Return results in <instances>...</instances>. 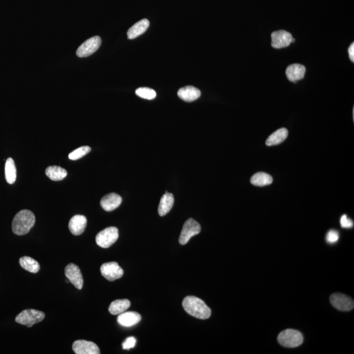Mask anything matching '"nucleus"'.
<instances>
[{
	"label": "nucleus",
	"instance_id": "b1692460",
	"mask_svg": "<svg viewBox=\"0 0 354 354\" xmlns=\"http://www.w3.org/2000/svg\"><path fill=\"white\" fill-rule=\"evenodd\" d=\"M273 182L272 177L265 173L260 172L255 174L251 178V184L257 186H265Z\"/></svg>",
	"mask_w": 354,
	"mask_h": 354
},
{
	"label": "nucleus",
	"instance_id": "c756f323",
	"mask_svg": "<svg viewBox=\"0 0 354 354\" xmlns=\"http://www.w3.org/2000/svg\"><path fill=\"white\" fill-rule=\"evenodd\" d=\"M341 225L343 228H351L354 226L353 221L348 218L347 215H344L341 219Z\"/></svg>",
	"mask_w": 354,
	"mask_h": 354
},
{
	"label": "nucleus",
	"instance_id": "4be33fe9",
	"mask_svg": "<svg viewBox=\"0 0 354 354\" xmlns=\"http://www.w3.org/2000/svg\"><path fill=\"white\" fill-rule=\"evenodd\" d=\"M45 174L52 180L60 181L67 176V172L59 166H49L46 169Z\"/></svg>",
	"mask_w": 354,
	"mask_h": 354
},
{
	"label": "nucleus",
	"instance_id": "6e6552de",
	"mask_svg": "<svg viewBox=\"0 0 354 354\" xmlns=\"http://www.w3.org/2000/svg\"><path fill=\"white\" fill-rule=\"evenodd\" d=\"M102 276L110 281L121 278L124 275V270L117 263H106L100 267Z\"/></svg>",
	"mask_w": 354,
	"mask_h": 354
},
{
	"label": "nucleus",
	"instance_id": "9b49d317",
	"mask_svg": "<svg viewBox=\"0 0 354 354\" xmlns=\"http://www.w3.org/2000/svg\"><path fill=\"white\" fill-rule=\"evenodd\" d=\"M292 35L285 30H279L271 34V46L275 49L288 47L293 42Z\"/></svg>",
	"mask_w": 354,
	"mask_h": 354
},
{
	"label": "nucleus",
	"instance_id": "cd10ccee",
	"mask_svg": "<svg viewBox=\"0 0 354 354\" xmlns=\"http://www.w3.org/2000/svg\"><path fill=\"white\" fill-rule=\"evenodd\" d=\"M136 341L133 337H128L122 344L123 349L129 351L135 347Z\"/></svg>",
	"mask_w": 354,
	"mask_h": 354
},
{
	"label": "nucleus",
	"instance_id": "7ed1b4c3",
	"mask_svg": "<svg viewBox=\"0 0 354 354\" xmlns=\"http://www.w3.org/2000/svg\"><path fill=\"white\" fill-rule=\"evenodd\" d=\"M303 335L301 332L295 329H286L281 332L277 337V341L285 348H296L303 343Z\"/></svg>",
	"mask_w": 354,
	"mask_h": 354
},
{
	"label": "nucleus",
	"instance_id": "412c9836",
	"mask_svg": "<svg viewBox=\"0 0 354 354\" xmlns=\"http://www.w3.org/2000/svg\"><path fill=\"white\" fill-rule=\"evenodd\" d=\"M130 307L131 303L128 299H119L110 304L108 310L112 315H120L125 312Z\"/></svg>",
	"mask_w": 354,
	"mask_h": 354
},
{
	"label": "nucleus",
	"instance_id": "a211bd4d",
	"mask_svg": "<svg viewBox=\"0 0 354 354\" xmlns=\"http://www.w3.org/2000/svg\"><path fill=\"white\" fill-rule=\"evenodd\" d=\"M174 195L166 192V194L164 195L161 198L160 205L158 207V213L161 217H164L165 215L170 213L172 210L173 206L174 205Z\"/></svg>",
	"mask_w": 354,
	"mask_h": 354
},
{
	"label": "nucleus",
	"instance_id": "20e7f679",
	"mask_svg": "<svg viewBox=\"0 0 354 354\" xmlns=\"http://www.w3.org/2000/svg\"><path fill=\"white\" fill-rule=\"evenodd\" d=\"M45 313L43 311L34 309L25 310L16 317V322L19 324L27 325L32 327L36 323L41 322L45 318Z\"/></svg>",
	"mask_w": 354,
	"mask_h": 354
},
{
	"label": "nucleus",
	"instance_id": "ddd939ff",
	"mask_svg": "<svg viewBox=\"0 0 354 354\" xmlns=\"http://www.w3.org/2000/svg\"><path fill=\"white\" fill-rule=\"evenodd\" d=\"M87 218L84 215H75L70 219L69 224V230L74 236H80L83 234L87 226Z\"/></svg>",
	"mask_w": 354,
	"mask_h": 354
},
{
	"label": "nucleus",
	"instance_id": "dca6fc26",
	"mask_svg": "<svg viewBox=\"0 0 354 354\" xmlns=\"http://www.w3.org/2000/svg\"><path fill=\"white\" fill-rule=\"evenodd\" d=\"M178 96L184 101L193 102L200 97L201 91L193 86H186L178 90Z\"/></svg>",
	"mask_w": 354,
	"mask_h": 354
},
{
	"label": "nucleus",
	"instance_id": "9d476101",
	"mask_svg": "<svg viewBox=\"0 0 354 354\" xmlns=\"http://www.w3.org/2000/svg\"><path fill=\"white\" fill-rule=\"evenodd\" d=\"M65 275L70 282L74 285L76 289L81 290L83 288L84 279L79 267L76 265L70 264L65 267Z\"/></svg>",
	"mask_w": 354,
	"mask_h": 354
},
{
	"label": "nucleus",
	"instance_id": "c85d7f7f",
	"mask_svg": "<svg viewBox=\"0 0 354 354\" xmlns=\"http://www.w3.org/2000/svg\"><path fill=\"white\" fill-rule=\"evenodd\" d=\"M339 232H338L337 231L333 230H330L329 232L327 233V237H326V240L329 243H336L339 240Z\"/></svg>",
	"mask_w": 354,
	"mask_h": 354
},
{
	"label": "nucleus",
	"instance_id": "f3484780",
	"mask_svg": "<svg viewBox=\"0 0 354 354\" xmlns=\"http://www.w3.org/2000/svg\"><path fill=\"white\" fill-rule=\"evenodd\" d=\"M306 68L299 64H291L286 70V76L291 82H295L305 77Z\"/></svg>",
	"mask_w": 354,
	"mask_h": 354
},
{
	"label": "nucleus",
	"instance_id": "f8f14e48",
	"mask_svg": "<svg viewBox=\"0 0 354 354\" xmlns=\"http://www.w3.org/2000/svg\"><path fill=\"white\" fill-rule=\"evenodd\" d=\"M72 349L76 354H99L100 350L97 345L92 342L78 340L74 342Z\"/></svg>",
	"mask_w": 354,
	"mask_h": 354
},
{
	"label": "nucleus",
	"instance_id": "4468645a",
	"mask_svg": "<svg viewBox=\"0 0 354 354\" xmlns=\"http://www.w3.org/2000/svg\"><path fill=\"white\" fill-rule=\"evenodd\" d=\"M141 318V315L135 311H125L118 315V323L123 327H130L138 324Z\"/></svg>",
	"mask_w": 354,
	"mask_h": 354
},
{
	"label": "nucleus",
	"instance_id": "1a4fd4ad",
	"mask_svg": "<svg viewBox=\"0 0 354 354\" xmlns=\"http://www.w3.org/2000/svg\"><path fill=\"white\" fill-rule=\"evenodd\" d=\"M330 302L336 309L340 311H351L354 307L353 299L341 293H334L330 297Z\"/></svg>",
	"mask_w": 354,
	"mask_h": 354
},
{
	"label": "nucleus",
	"instance_id": "aec40b11",
	"mask_svg": "<svg viewBox=\"0 0 354 354\" xmlns=\"http://www.w3.org/2000/svg\"><path fill=\"white\" fill-rule=\"evenodd\" d=\"M288 130L285 128H281L273 133L266 141V144L268 146H275L282 143L288 136Z\"/></svg>",
	"mask_w": 354,
	"mask_h": 354
},
{
	"label": "nucleus",
	"instance_id": "bb28decb",
	"mask_svg": "<svg viewBox=\"0 0 354 354\" xmlns=\"http://www.w3.org/2000/svg\"><path fill=\"white\" fill-rule=\"evenodd\" d=\"M91 150V148L89 146H82L79 148L76 149L73 152L70 153L68 158L71 160H78L79 159L83 158L84 156L88 154Z\"/></svg>",
	"mask_w": 354,
	"mask_h": 354
},
{
	"label": "nucleus",
	"instance_id": "0eeeda50",
	"mask_svg": "<svg viewBox=\"0 0 354 354\" xmlns=\"http://www.w3.org/2000/svg\"><path fill=\"white\" fill-rule=\"evenodd\" d=\"M101 45V38L99 36H94L86 40L80 46L76 52L78 57L84 58L91 55L96 52Z\"/></svg>",
	"mask_w": 354,
	"mask_h": 354
},
{
	"label": "nucleus",
	"instance_id": "39448f33",
	"mask_svg": "<svg viewBox=\"0 0 354 354\" xmlns=\"http://www.w3.org/2000/svg\"><path fill=\"white\" fill-rule=\"evenodd\" d=\"M119 232L116 227H109L100 231L96 236V243L102 248L111 247L118 240Z\"/></svg>",
	"mask_w": 354,
	"mask_h": 354
},
{
	"label": "nucleus",
	"instance_id": "423d86ee",
	"mask_svg": "<svg viewBox=\"0 0 354 354\" xmlns=\"http://www.w3.org/2000/svg\"><path fill=\"white\" fill-rule=\"evenodd\" d=\"M200 224L193 219H189L185 222L179 237V243L180 245H186L191 237L200 234L201 232Z\"/></svg>",
	"mask_w": 354,
	"mask_h": 354
},
{
	"label": "nucleus",
	"instance_id": "f257e3e1",
	"mask_svg": "<svg viewBox=\"0 0 354 354\" xmlns=\"http://www.w3.org/2000/svg\"><path fill=\"white\" fill-rule=\"evenodd\" d=\"M182 307L188 314L200 319H207L210 317L211 310L202 299L198 297L188 296L184 298Z\"/></svg>",
	"mask_w": 354,
	"mask_h": 354
},
{
	"label": "nucleus",
	"instance_id": "393cba45",
	"mask_svg": "<svg viewBox=\"0 0 354 354\" xmlns=\"http://www.w3.org/2000/svg\"><path fill=\"white\" fill-rule=\"evenodd\" d=\"M20 265L23 269L31 273H38L40 269V266L38 261L30 257H23L20 259Z\"/></svg>",
	"mask_w": 354,
	"mask_h": 354
},
{
	"label": "nucleus",
	"instance_id": "7c9ffc66",
	"mask_svg": "<svg viewBox=\"0 0 354 354\" xmlns=\"http://www.w3.org/2000/svg\"><path fill=\"white\" fill-rule=\"evenodd\" d=\"M349 53L350 56V59L353 61L354 62V44L353 43L351 44V45L350 46L349 49Z\"/></svg>",
	"mask_w": 354,
	"mask_h": 354
},
{
	"label": "nucleus",
	"instance_id": "a878e982",
	"mask_svg": "<svg viewBox=\"0 0 354 354\" xmlns=\"http://www.w3.org/2000/svg\"><path fill=\"white\" fill-rule=\"evenodd\" d=\"M136 95L144 99L152 100L156 97V92L154 89L148 88H140L136 90Z\"/></svg>",
	"mask_w": 354,
	"mask_h": 354
},
{
	"label": "nucleus",
	"instance_id": "6ab92c4d",
	"mask_svg": "<svg viewBox=\"0 0 354 354\" xmlns=\"http://www.w3.org/2000/svg\"><path fill=\"white\" fill-rule=\"evenodd\" d=\"M150 26V22L148 19H144L138 23L134 24L132 28L129 29L128 32V37L129 39L133 40L137 38L145 32Z\"/></svg>",
	"mask_w": 354,
	"mask_h": 354
},
{
	"label": "nucleus",
	"instance_id": "5701e85b",
	"mask_svg": "<svg viewBox=\"0 0 354 354\" xmlns=\"http://www.w3.org/2000/svg\"><path fill=\"white\" fill-rule=\"evenodd\" d=\"M5 176L7 182L10 184H13L17 179V169L13 159L8 158L5 162Z\"/></svg>",
	"mask_w": 354,
	"mask_h": 354
},
{
	"label": "nucleus",
	"instance_id": "2eb2a0df",
	"mask_svg": "<svg viewBox=\"0 0 354 354\" xmlns=\"http://www.w3.org/2000/svg\"><path fill=\"white\" fill-rule=\"evenodd\" d=\"M122 197L116 193L106 195L100 201V206L106 211H112L117 209L122 204Z\"/></svg>",
	"mask_w": 354,
	"mask_h": 354
},
{
	"label": "nucleus",
	"instance_id": "f03ea898",
	"mask_svg": "<svg viewBox=\"0 0 354 354\" xmlns=\"http://www.w3.org/2000/svg\"><path fill=\"white\" fill-rule=\"evenodd\" d=\"M36 222L35 215L29 210L19 211L14 217L12 222V230L18 236H23L28 234Z\"/></svg>",
	"mask_w": 354,
	"mask_h": 354
}]
</instances>
